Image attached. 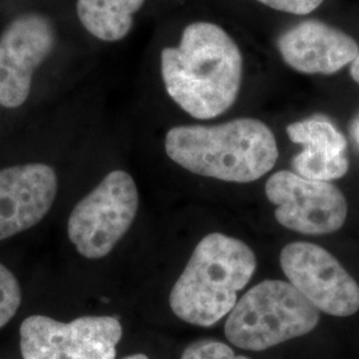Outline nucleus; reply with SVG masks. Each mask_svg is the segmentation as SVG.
<instances>
[{
  "mask_svg": "<svg viewBox=\"0 0 359 359\" xmlns=\"http://www.w3.org/2000/svg\"><path fill=\"white\" fill-rule=\"evenodd\" d=\"M243 55L221 27L194 22L177 47L161 52V76L168 95L187 114L209 120L236 103L243 83Z\"/></svg>",
  "mask_w": 359,
  "mask_h": 359,
  "instance_id": "nucleus-1",
  "label": "nucleus"
},
{
  "mask_svg": "<svg viewBox=\"0 0 359 359\" xmlns=\"http://www.w3.org/2000/svg\"><path fill=\"white\" fill-rule=\"evenodd\" d=\"M165 152L172 161L194 175L240 184L261 179L278 160L271 129L249 117L217 126L169 129Z\"/></svg>",
  "mask_w": 359,
  "mask_h": 359,
  "instance_id": "nucleus-2",
  "label": "nucleus"
},
{
  "mask_svg": "<svg viewBox=\"0 0 359 359\" xmlns=\"http://www.w3.org/2000/svg\"><path fill=\"white\" fill-rule=\"evenodd\" d=\"M256 268L255 252L241 240L210 233L197 244L173 285L170 309L181 321L213 326L229 316Z\"/></svg>",
  "mask_w": 359,
  "mask_h": 359,
  "instance_id": "nucleus-3",
  "label": "nucleus"
},
{
  "mask_svg": "<svg viewBox=\"0 0 359 359\" xmlns=\"http://www.w3.org/2000/svg\"><path fill=\"white\" fill-rule=\"evenodd\" d=\"M320 311L290 283L266 280L248 290L225 323V335L234 346L264 351L311 333Z\"/></svg>",
  "mask_w": 359,
  "mask_h": 359,
  "instance_id": "nucleus-4",
  "label": "nucleus"
},
{
  "mask_svg": "<svg viewBox=\"0 0 359 359\" xmlns=\"http://www.w3.org/2000/svg\"><path fill=\"white\" fill-rule=\"evenodd\" d=\"M137 209L135 180L124 170H114L74 208L68 218V237L81 256L104 258L129 231Z\"/></svg>",
  "mask_w": 359,
  "mask_h": 359,
  "instance_id": "nucleus-5",
  "label": "nucleus"
},
{
  "mask_svg": "<svg viewBox=\"0 0 359 359\" xmlns=\"http://www.w3.org/2000/svg\"><path fill=\"white\" fill-rule=\"evenodd\" d=\"M121 337L123 326L115 317L60 322L35 314L20 326V350L25 359H115Z\"/></svg>",
  "mask_w": 359,
  "mask_h": 359,
  "instance_id": "nucleus-6",
  "label": "nucleus"
},
{
  "mask_svg": "<svg viewBox=\"0 0 359 359\" xmlns=\"http://www.w3.org/2000/svg\"><path fill=\"white\" fill-rule=\"evenodd\" d=\"M265 193L276 205V219L286 229L322 236L345 225L346 197L329 181L305 179L294 172L280 170L266 181Z\"/></svg>",
  "mask_w": 359,
  "mask_h": 359,
  "instance_id": "nucleus-7",
  "label": "nucleus"
},
{
  "mask_svg": "<svg viewBox=\"0 0 359 359\" xmlns=\"http://www.w3.org/2000/svg\"><path fill=\"white\" fill-rule=\"evenodd\" d=\"M280 262L289 283L318 311L333 317L358 313V283L320 245L304 241L286 245Z\"/></svg>",
  "mask_w": 359,
  "mask_h": 359,
  "instance_id": "nucleus-8",
  "label": "nucleus"
},
{
  "mask_svg": "<svg viewBox=\"0 0 359 359\" xmlns=\"http://www.w3.org/2000/svg\"><path fill=\"white\" fill-rule=\"evenodd\" d=\"M56 32L40 13H25L0 36V105L18 108L26 103L34 72L51 53Z\"/></svg>",
  "mask_w": 359,
  "mask_h": 359,
  "instance_id": "nucleus-9",
  "label": "nucleus"
},
{
  "mask_svg": "<svg viewBox=\"0 0 359 359\" xmlns=\"http://www.w3.org/2000/svg\"><path fill=\"white\" fill-rule=\"evenodd\" d=\"M57 177L46 164H25L0 170V241L38 225L50 212Z\"/></svg>",
  "mask_w": 359,
  "mask_h": 359,
  "instance_id": "nucleus-10",
  "label": "nucleus"
},
{
  "mask_svg": "<svg viewBox=\"0 0 359 359\" xmlns=\"http://www.w3.org/2000/svg\"><path fill=\"white\" fill-rule=\"evenodd\" d=\"M277 48L283 62L309 75H332L351 65L359 55L358 43L346 32L310 19L280 35Z\"/></svg>",
  "mask_w": 359,
  "mask_h": 359,
  "instance_id": "nucleus-11",
  "label": "nucleus"
},
{
  "mask_svg": "<svg viewBox=\"0 0 359 359\" xmlns=\"http://www.w3.org/2000/svg\"><path fill=\"white\" fill-rule=\"evenodd\" d=\"M286 133L292 142L304 147L293 158L297 175L329 182L346 175V139L330 121L323 118L297 121L286 127Z\"/></svg>",
  "mask_w": 359,
  "mask_h": 359,
  "instance_id": "nucleus-12",
  "label": "nucleus"
},
{
  "mask_svg": "<svg viewBox=\"0 0 359 359\" xmlns=\"http://www.w3.org/2000/svg\"><path fill=\"white\" fill-rule=\"evenodd\" d=\"M145 0H77V16L83 27L103 41L126 38L133 26V16Z\"/></svg>",
  "mask_w": 359,
  "mask_h": 359,
  "instance_id": "nucleus-13",
  "label": "nucleus"
},
{
  "mask_svg": "<svg viewBox=\"0 0 359 359\" xmlns=\"http://www.w3.org/2000/svg\"><path fill=\"white\" fill-rule=\"evenodd\" d=\"M22 304V290L13 271L0 264V329L11 321Z\"/></svg>",
  "mask_w": 359,
  "mask_h": 359,
  "instance_id": "nucleus-14",
  "label": "nucleus"
},
{
  "mask_svg": "<svg viewBox=\"0 0 359 359\" xmlns=\"http://www.w3.org/2000/svg\"><path fill=\"white\" fill-rule=\"evenodd\" d=\"M181 359H250L237 355L231 347L215 339H201L184 350Z\"/></svg>",
  "mask_w": 359,
  "mask_h": 359,
  "instance_id": "nucleus-15",
  "label": "nucleus"
},
{
  "mask_svg": "<svg viewBox=\"0 0 359 359\" xmlns=\"http://www.w3.org/2000/svg\"><path fill=\"white\" fill-rule=\"evenodd\" d=\"M273 10L293 15H308L318 8L323 0H257Z\"/></svg>",
  "mask_w": 359,
  "mask_h": 359,
  "instance_id": "nucleus-16",
  "label": "nucleus"
},
{
  "mask_svg": "<svg viewBox=\"0 0 359 359\" xmlns=\"http://www.w3.org/2000/svg\"><path fill=\"white\" fill-rule=\"evenodd\" d=\"M350 75L359 84V55L357 59L350 65Z\"/></svg>",
  "mask_w": 359,
  "mask_h": 359,
  "instance_id": "nucleus-17",
  "label": "nucleus"
},
{
  "mask_svg": "<svg viewBox=\"0 0 359 359\" xmlns=\"http://www.w3.org/2000/svg\"><path fill=\"white\" fill-rule=\"evenodd\" d=\"M123 359H149L145 354H132V355H128V357H126V358Z\"/></svg>",
  "mask_w": 359,
  "mask_h": 359,
  "instance_id": "nucleus-18",
  "label": "nucleus"
},
{
  "mask_svg": "<svg viewBox=\"0 0 359 359\" xmlns=\"http://www.w3.org/2000/svg\"><path fill=\"white\" fill-rule=\"evenodd\" d=\"M355 136H357V140L359 142V120L358 123H357V126H355Z\"/></svg>",
  "mask_w": 359,
  "mask_h": 359,
  "instance_id": "nucleus-19",
  "label": "nucleus"
}]
</instances>
